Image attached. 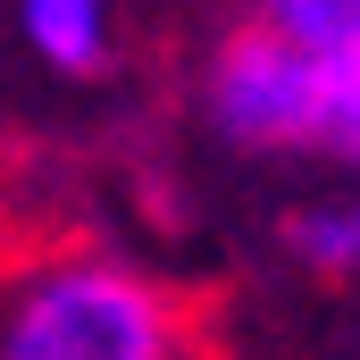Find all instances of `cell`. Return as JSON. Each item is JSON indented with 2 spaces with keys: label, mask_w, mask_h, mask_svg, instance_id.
<instances>
[{
  "label": "cell",
  "mask_w": 360,
  "mask_h": 360,
  "mask_svg": "<svg viewBox=\"0 0 360 360\" xmlns=\"http://www.w3.org/2000/svg\"><path fill=\"white\" fill-rule=\"evenodd\" d=\"M252 17L276 25V34H293V42H310L319 59L360 51V0H252Z\"/></svg>",
  "instance_id": "5"
},
{
  "label": "cell",
  "mask_w": 360,
  "mask_h": 360,
  "mask_svg": "<svg viewBox=\"0 0 360 360\" xmlns=\"http://www.w3.org/2000/svg\"><path fill=\"white\" fill-rule=\"evenodd\" d=\"M285 252L310 276H327V285H352L360 276V176H344L335 193H319V201H302L285 218Z\"/></svg>",
  "instance_id": "4"
},
{
  "label": "cell",
  "mask_w": 360,
  "mask_h": 360,
  "mask_svg": "<svg viewBox=\"0 0 360 360\" xmlns=\"http://www.w3.org/2000/svg\"><path fill=\"white\" fill-rule=\"evenodd\" d=\"M8 34L42 76L92 84L117 59V0H8Z\"/></svg>",
  "instance_id": "3"
},
{
  "label": "cell",
  "mask_w": 360,
  "mask_h": 360,
  "mask_svg": "<svg viewBox=\"0 0 360 360\" xmlns=\"http://www.w3.org/2000/svg\"><path fill=\"white\" fill-rule=\"evenodd\" d=\"M327 84H335V59H319L310 42L276 34V25H235L210 42L201 59V126L235 151H319L327 134Z\"/></svg>",
  "instance_id": "2"
},
{
  "label": "cell",
  "mask_w": 360,
  "mask_h": 360,
  "mask_svg": "<svg viewBox=\"0 0 360 360\" xmlns=\"http://www.w3.org/2000/svg\"><path fill=\"white\" fill-rule=\"evenodd\" d=\"M0 360H184V310L151 269L59 243L8 276Z\"/></svg>",
  "instance_id": "1"
},
{
  "label": "cell",
  "mask_w": 360,
  "mask_h": 360,
  "mask_svg": "<svg viewBox=\"0 0 360 360\" xmlns=\"http://www.w3.org/2000/svg\"><path fill=\"white\" fill-rule=\"evenodd\" d=\"M319 151L327 160H344L360 176V51L335 59V84H327V134H319Z\"/></svg>",
  "instance_id": "6"
}]
</instances>
